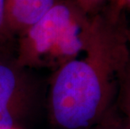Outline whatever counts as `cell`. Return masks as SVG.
<instances>
[{"label": "cell", "mask_w": 130, "mask_h": 129, "mask_svg": "<svg viewBox=\"0 0 130 129\" xmlns=\"http://www.w3.org/2000/svg\"><path fill=\"white\" fill-rule=\"evenodd\" d=\"M60 0H5V15L9 29L17 38L42 18Z\"/></svg>", "instance_id": "cell-4"}, {"label": "cell", "mask_w": 130, "mask_h": 129, "mask_svg": "<svg viewBox=\"0 0 130 129\" xmlns=\"http://www.w3.org/2000/svg\"><path fill=\"white\" fill-rule=\"evenodd\" d=\"M130 62L123 11L104 7L93 16L83 52L53 71L49 106L61 129H87L115 110Z\"/></svg>", "instance_id": "cell-1"}, {"label": "cell", "mask_w": 130, "mask_h": 129, "mask_svg": "<svg viewBox=\"0 0 130 129\" xmlns=\"http://www.w3.org/2000/svg\"><path fill=\"white\" fill-rule=\"evenodd\" d=\"M16 38L8 26L5 15V0H0V52L15 51Z\"/></svg>", "instance_id": "cell-6"}, {"label": "cell", "mask_w": 130, "mask_h": 129, "mask_svg": "<svg viewBox=\"0 0 130 129\" xmlns=\"http://www.w3.org/2000/svg\"><path fill=\"white\" fill-rule=\"evenodd\" d=\"M87 15L93 17L103 9L109 0H75Z\"/></svg>", "instance_id": "cell-8"}, {"label": "cell", "mask_w": 130, "mask_h": 129, "mask_svg": "<svg viewBox=\"0 0 130 129\" xmlns=\"http://www.w3.org/2000/svg\"><path fill=\"white\" fill-rule=\"evenodd\" d=\"M115 107L130 126V62L122 81Z\"/></svg>", "instance_id": "cell-5"}, {"label": "cell", "mask_w": 130, "mask_h": 129, "mask_svg": "<svg viewBox=\"0 0 130 129\" xmlns=\"http://www.w3.org/2000/svg\"><path fill=\"white\" fill-rule=\"evenodd\" d=\"M13 129H19V128H13Z\"/></svg>", "instance_id": "cell-11"}, {"label": "cell", "mask_w": 130, "mask_h": 129, "mask_svg": "<svg viewBox=\"0 0 130 129\" xmlns=\"http://www.w3.org/2000/svg\"><path fill=\"white\" fill-rule=\"evenodd\" d=\"M106 6L115 10L123 11L125 9H130V0H109Z\"/></svg>", "instance_id": "cell-9"}, {"label": "cell", "mask_w": 130, "mask_h": 129, "mask_svg": "<svg viewBox=\"0 0 130 129\" xmlns=\"http://www.w3.org/2000/svg\"><path fill=\"white\" fill-rule=\"evenodd\" d=\"M128 39H129V45H130V27L128 28Z\"/></svg>", "instance_id": "cell-10"}, {"label": "cell", "mask_w": 130, "mask_h": 129, "mask_svg": "<svg viewBox=\"0 0 130 129\" xmlns=\"http://www.w3.org/2000/svg\"><path fill=\"white\" fill-rule=\"evenodd\" d=\"M92 19L75 0H60L16 38L18 62L55 71L83 52Z\"/></svg>", "instance_id": "cell-2"}, {"label": "cell", "mask_w": 130, "mask_h": 129, "mask_svg": "<svg viewBox=\"0 0 130 129\" xmlns=\"http://www.w3.org/2000/svg\"><path fill=\"white\" fill-rule=\"evenodd\" d=\"M87 129H130V126L115 108L101 122Z\"/></svg>", "instance_id": "cell-7"}, {"label": "cell", "mask_w": 130, "mask_h": 129, "mask_svg": "<svg viewBox=\"0 0 130 129\" xmlns=\"http://www.w3.org/2000/svg\"><path fill=\"white\" fill-rule=\"evenodd\" d=\"M44 82L18 62L15 51L0 52V129L19 128L40 100Z\"/></svg>", "instance_id": "cell-3"}]
</instances>
